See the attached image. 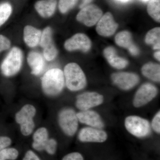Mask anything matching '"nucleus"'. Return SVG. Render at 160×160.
Segmentation results:
<instances>
[{"mask_svg":"<svg viewBox=\"0 0 160 160\" xmlns=\"http://www.w3.org/2000/svg\"><path fill=\"white\" fill-rule=\"evenodd\" d=\"M104 101L102 95L96 92H86L78 95L76 99L75 106L80 111L89 110L101 106Z\"/></svg>","mask_w":160,"mask_h":160,"instance_id":"6e6552de","label":"nucleus"},{"mask_svg":"<svg viewBox=\"0 0 160 160\" xmlns=\"http://www.w3.org/2000/svg\"><path fill=\"white\" fill-rule=\"evenodd\" d=\"M12 140L9 137L0 136V151L10 147Z\"/></svg>","mask_w":160,"mask_h":160,"instance_id":"473e14b6","label":"nucleus"},{"mask_svg":"<svg viewBox=\"0 0 160 160\" xmlns=\"http://www.w3.org/2000/svg\"><path fill=\"white\" fill-rule=\"evenodd\" d=\"M78 0H59L58 7L62 13H66L72 9Z\"/></svg>","mask_w":160,"mask_h":160,"instance_id":"cd10ccee","label":"nucleus"},{"mask_svg":"<svg viewBox=\"0 0 160 160\" xmlns=\"http://www.w3.org/2000/svg\"><path fill=\"white\" fill-rule=\"evenodd\" d=\"M158 94L157 88L149 83L143 84L138 89L132 100V104L135 108L146 106L156 97Z\"/></svg>","mask_w":160,"mask_h":160,"instance_id":"0eeeda50","label":"nucleus"},{"mask_svg":"<svg viewBox=\"0 0 160 160\" xmlns=\"http://www.w3.org/2000/svg\"><path fill=\"white\" fill-rule=\"evenodd\" d=\"M79 122L86 125L89 127L102 129L105 123L99 113L94 110L80 111L77 112Z\"/></svg>","mask_w":160,"mask_h":160,"instance_id":"4468645a","label":"nucleus"},{"mask_svg":"<svg viewBox=\"0 0 160 160\" xmlns=\"http://www.w3.org/2000/svg\"><path fill=\"white\" fill-rule=\"evenodd\" d=\"M115 41L118 46L127 49L132 44L131 35L127 31H122L118 33L116 36Z\"/></svg>","mask_w":160,"mask_h":160,"instance_id":"4be33fe9","label":"nucleus"},{"mask_svg":"<svg viewBox=\"0 0 160 160\" xmlns=\"http://www.w3.org/2000/svg\"><path fill=\"white\" fill-rule=\"evenodd\" d=\"M104 55L106 59H109L112 57L117 54L116 51L113 47L109 46L107 47L104 50Z\"/></svg>","mask_w":160,"mask_h":160,"instance_id":"72a5a7b5","label":"nucleus"},{"mask_svg":"<svg viewBox=\"0 0 160 160\" xmlns=\"http://www.w3.org/2000/svg\"><path fill=\"white\" fill-rule=\"evenodd\" d=\"M42 32L33 26H27L24 29V40L26 45L33 48L39 44Z\"/></svg>","mask_w":160,"mask_h":160,"instance_id":"6ab92c4d","label":"nucleus"},{"mask_svg":"<svg viewBox=\"0 0 160 160\" xmlns=\"http://www.w3.org/2000/svg\"><path fill=\"white\" fill-rule=\"evenodd\" d=\"M64 46L69 51L79 50L87 52L91 48V42L86 34L78 33L66 41Z\"/></svg>","mask_w":160,"mask_h":160,"instance_id":"ddd939ff","label":"nucleus"},{"mask_svg":"<svg viewBox=\"0 0 160 160\" xmlns=\"http://www.w3.org/2000/svg\"><path fill=\"white\" fill-rule=\"evenodd\" d=\"M39 44L43 49L45 59L51 61L56 58L58 51L52 42V30L50 27H46L42 32Z\"/></svg>","mask_w":160,"mask_h":160,"instance_id":"f8f14e48","label":"nucleus"},{"mask_svg":"<svg viewBox=\"0 0 160 160\" xmlns=\"http://www.w3.org/2000/svg\"><path fill=\"white\" fill-rule=\"evenodd\" d=\"M112 82L122 90H130L136 86L140 81L139 77L133 72H115L111 76Z\"/></svg>","mask_w":160,"mask_h":160,"instance_id":"9b49d317","label":"nucleus"},{"mask_svg":"<svg viewBox=\"0 0 160 160\" xmlns=\"http://www.w3.org/2000/svg\"><path fill=\"white\" fill-rule=\"evenodd\" d=\"M145 42L148 45H152L154 49H160V29L153 28L148 32L145 38Z\"/></svg>","mask_w":160,"mask_h":160,"instance_id":"412c9836","label":"nucleus"},{"mask_svg":"<svg viewBox=\"0 0 160 160\" xmlns=\"http://www.w3.org/2000/svg\"><path fill=\"white\" fill-rule=\"evenodd\" d=\"M58 121L64 134L68 137H72L76 134L78 128L79 121L74 109L69 107L63 108L58 114Z\"/></svg>","mask_w":160,"mask_h":160,"instance_id":"39448f33","label":"nucleus"},{"mask_svg":"<svg viewBox=\"0 0 160 160\" xmlns=\"http://www.w3.org/2000/svg\"><path fill=\"white\" fill-rule=\"evenodd\" d=\"M49 138L48 129L45 127H40L32 135L31 149L38 153H42Z\"/></svg>","mask_w":160,"mask_h":160,"instance_id":"dca6fc26","label":"nucleus"},{"mask_svg":"<svg viewBox=\"0 0 160 160\" xmlns=\"http://www.w3.org/2000/svg\"><path fill=\"white\" fill-rule=\"evenodd\" d=\"M27 62L31 68L32 74L38 76L42 72L45 67V61L39 52H30L27 57Z\"/></svg>","mask_w":160,"mask_h":160,"instance_id":"f3484780","label":"nucleus"},{"mask_svg":"<svg viewBox=\"0 0 160 160\" xmlns=\"http://www.w3.org/2000/svg\"><path fill=\"white\" fill-rule=\"evenodd\" d=\"M154 57L157 60H158V61H160V51H158L154 53Z\"/></svg>","mask_w":160,"mask_h":160,"instance_id":"e433bc0d","label":"nucleus"},{"mask_svg":"<svg viewBox=\"0 0 160 160\" xmlns=\"http://www.w3.org/2000/svg\"><path fill=\"white\" fill-rule=\"evenodd\" d=\"M142 72L145 77L149 79L158 82H160V66L159 64L147 63L142 67Z\"/></svg>","mask_w":160,"mask_h":160,"instance_id":"aec40b11","label":"nucleus"},{"mask_svg":"<svg viewBox=\"0 0 160 160\" xmlns=\"http://www.w3.org/2000/svg\"><path fill=\"white\" fill-rule=\"evenodd\" d=\"M102 11L93 4L88 5L82 8L77 16V20L89 27L96 25L102 16Z\"/></svg>","mask_w":160,"mask_h":160,"instance_id":"1a4fd4ad","label":"nucleus"},{"mask_svg":"<svg viewBox=\"0 0 160 160\" xmlns=\"http://www.w3.org/2000/svg\"><path fill=\"white\" fill-rule=\"evenodd\" d=\"M12 12V7L9 3L0 4V26L3 25L9 19Z\"/></svg>","mask_w":160,"mask_h":160,"instance_id":"a878e982","label":"nucleus"},{"mask_svg":"<svg viewBox=\"0 0 160 160\" xmlns=\"http://www.w3.org/2000/svg\"><path fill=\"white\" fill-rule=\"evenodd\" d=\"M10 46L11 42L9 39L0 34V52L9 49Z\"/></svg>","mask_w":160,"mask_h":160,"instance_id":"2f4dec72","label":"nucleus"},{"mask_svg":"<svg viewBox=\"0 0 160 160\" xmlns=\"http://www.w3.org/2000/svg\"><path fill=\"white\" fill-rule=\"evenodd\" d=\"M128 49H129V52L132 55L134 56L137 55L139 52V49L134 44H132L128 47Z\"/></svg>","mask_w":160,"mask_h":160,"instance_id":"f704fd0d","label":"nucleus"},{"mask_svg":"<svg viewBox=\"0 0 160 160\" xmlns=\"http://www.w3.org/2000/svg\"><path fill=\"white\" fill-rule=\"evenodd\" d=\"M23 54L18 47L12 48L1 64V70L5 76H13L18 72L22 63Z\"/></svg>","mask_w":160,"mask_h":160,"instance_id":"423d86ee","label":"nucleus"},{"mask_svg":"<svg viewBox=\"0 0 160 160\" xmlns=\"http://www.w3.org/2000/svg\"><path fill=\"white\" fill-rule=\"evenodd\" d=\"M142 1H143V2H147V1H149V0H142Z\"/></svg>","mask_w":160,"mask_h":160,"instance_id":"58836bf2","label":"nucleus"},{"mask_svg":"<svg viewBox=\"0 0 160 160\" xmlns=\"http://www.w3.org/2000/svg\"><path fill=\"white\" fill-rule=\"evenodd\" d=\"M57 0H41L35 4V8L42 17L48 18L54 14Z\"/></svg>","mask_w":160,"mask_h":160,"instance_id":"a211bd4d","label":"nucleus"},{"mask_svg":"<svg viewBox=\"0 0 160 160\" xmlns=\"http://www.w3.org/2000/svg\"><path fill=\"white\" fill-rule=\"evenodd\" d=\"M124 125L127 131L135 137L143 138L151 133L149 121L137 115H129L125 118Z\"/></svg>","mask_w":160,"mask_h":160,"instance_id":"20e7f679","label":"nucleus"},{"mask_svg":"<svg viewBox=\"0 0 160 160\" xmlns=\"http://www.w3.org/2000/svg\"><path fill=\"white\" fill-rule=\"evenodd\" d=\"M58 149V141L53 138H49L45 145L42 153H44L48 157L53 158L57 153Z\"/></svg>","mask_w":160,"mask_h":160,"instance_id":"393cba45","label":"nucleus"},{"mask_svg":"<svg viewBox=\"0 0 160 160\" xmlns=\"http://www.w3.org/2000/svg\"><path fill=\"white\" fill-rule=\"evenodd\" d=\"M65 85L63 71L58 68L49 69L42 78V89L44 93L48 96H58L62 91Z\"/></svg>","mask_w":160,"mask_h":160,"instance_id":"f257e3e1","label":"nucleus"},{"mask_svg":"<svg viewBox=\"0 0 160 160\" xmlns=\"http://www.w3.org/2000/svg\"><path fill=\"white\" fill-rule=\"evenodd\" d=\"M93 0H82V3L81 4L80 7L81 8H83L84 6L89 5V3L91 2Z\"/></svg>","mask_w":160,"mask_h":160,"instance_id":"c9c22d12","label":"nucleus"},{"mask_svg":"<svg viewBox=\"0 0 160 160\" xmlns=\"http://www.w3.org/2000/svg\"><path fill=\"white\" fill-rule=\"evenodd\" d=\"M36 112L35 106L28 104L23 106L15 115L16 122L19 125L20 131L24 136H29L33 132L35 127L33 118Z\"/></svg>","mask_w":160,"mask_h":160,"instance_id":"7ed1b4c3","label":"nucleus"},{"mask_svg":"<svg viewBox=\"0 0 160 160\" xmlns=\"http://www.w3.org/2000/svg\"><path fill=\"white\" fill-rule=\"evenodd\" d=\"M97 23L96 31L100 35L104 37L111 36L114 34L118 26L110 12L105 13Z\"/></svg>","mask_w":160,"mask_h":160,"instance_id":"2eb2a0df","label":"nucleus"},{"mask_svg":"<svg viewBox=\"0 0 160 160\" xmlns=\"http://www.w3.org/2000/svg\"><path fill=\"white\" fill-rule=\"evenodd\" d=\"M61 160H85V158L80 152L73 151L66 153Z\"/></svg>","mask_w":160,"mask_h":160,"instance_id":"c756f323","label":"nucleus"},{"mask_svg":"<svg viewBox=\"0 0 160 160\" xmlns=\"http://www.w3.org/2000/svg\"><path fill=\"white\" fill-rule=\"evenodd\" d=\"M151 127L152 130L157 133H160V111H158L152 121Z\"/></svg>","mask_w":160,"mask_h":160,"instance_id":"7c9ffc66","label":"nucleus"},{"mask_svg":"<svg viewBox=\"0 0 160 160\" xmlns=\"http://www.w3.org/2000/svg\"><path fill=\"white\" fill-rule=\"evenodd\" d=\"M65 85L71 91L82 90L87 85L86 75L78 64L70 63L64 68Z\"/></svg>","mask_w":160,"mask_h":160,"instance_id":"f03ea898","label":"nucleus"},{"mask_svg":"<svg viewBox=\"0 0 160 160\" xmlns=\"http://www.w3.org/2000/svg\"><path fill=\"white\" fill-rule=\"evenodd\" d=\"M20 149L9 147L0 151V160H17L20 156Z\"/></svg>","mask_w":160,"mask_h":160,"instance_id":"5701e85b","label":"nucleus"},{"mask_svg":"<svg viewBox=\"0 0 160 160\" xmlns=\"http://www.w3.org/2000/svg\"><path fill=\"white\" fill-rule=\"evenodd\" d=\"M107 61L112 67L117 69H124L128 65V62L127 60L118 56L117 54L112 57Z\"/></svg>","mask_w":160,"mask_h":160,"instance_id":"bb28decb","label":"nucleus"},{"mask_svg":"<svg viewBox=\"0 0 160 160\" xmlns=\"http://www.w3.org/2000/svg\"><path fill=\"white\" fill-rule=\"evenodd\" d=\"M119 2H128V1H130V0H117Z\"/></svg>","mask_w":160,"mask_h":160,"instance_id":"4c0bfd02","label":"nucleus"},{"mask_svg":"<svg viewBox=\"0 0 160 160\" xmlns=\"http://www.w3.org/2000/svg\"><path fill=\"white\" fill-rule=\"evenodd\" d=\"M148 14L157 22L160 21V0H150L147 6Z\"/></svg>","mask_w":160,"mask_h":160,"instance_id":"b1692460","label":"nucleus"},{"mask_svg":"<svg viewBox=\"0 0 160 160\" xmlns=\"http://www.w3.org/2000/svg\"><path fill=\"white\" fill-rule=\"evenodd\" d=\"M108 138L107 132L102 129L89 126L82 128L78 135V140L82 143H103Z\"/></svg>","mask_w":160,"mask_h":160,"instance_id":"9d476101","label":"nucleus"},{"mask_svg":"<svg viewBox=\"0 0 160 160\" xmlns=\"http://www.w3.org/2000/svg\"><path fill=\"white\" fill-rule=\"evenodd\" d=\"M21 160H43L38 153L32 149H26L23 153Z\"/></svg>","mask_w":160,"mask_h":160,"instance_id":"c85d7f7f","label":"nucleus"}]
</instances>
